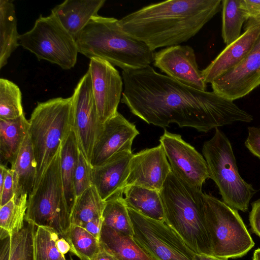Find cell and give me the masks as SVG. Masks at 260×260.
Wrapping results in <instances>:
<instances>
[{
  "label": "cell",
  "mask_w": 260,
  "mask_h": 260,
  "mask_svg": "<svg viewBox=\"0 0 260 260\" xmlns=\"http://www.w3.org/2000/svg\"><path fill=\"white\" fill-rule=\"evenodd\" d=\"M121 101L146 123L165 128L171 123L200 132L235 122H250L253 116L234 101L214 91H203L156 72L150 66L122 71Z\"/></svg>",
  "instance_id": "1"
},
{
  "label": "cell",
  "mask_w": 260,
  "mask_h": 260,
  "mask_svg": "<svg viewBox=\"0 0 260 260\" xmlns=\"http://www.w3.org/2000/svg\"><path fill=\"white\" fill-rule=\"evenodd\" d=\"M221 8V0H169L143 7L119 22L124 32L154 51L187 42Z\"/></svg>",
  "instance_id": "2"
},
{
  "label": "cell",
  "mask_w": 260,
  "mask_h": 260,
  "mask_svg": "<svg viewBox=\"0 0 260 260\" xmlns=\"http://www.w3.org/2000/svg\"><path fill=\"white\" fill-rule=\"evenodd\" d=\"M75 39L79 53L90 59L106 60L122 71L143 68L154 60V51L124 32L113 17H92Z\"/></svg>",
  "instance_id": "3"
},
{
  "label": "cell",
  "mask_w": 260,
  "mask_h": 260,
  "mask_svg": "<svg viewBox=\"0 0 260 260\" xmlns=\"http://www.w3.org/2000/svg\"><path fill=\"white\" fill-rule=\"evenodd\" d=\"M159 192L164 222L196 254L212 255L202 188L190 185L171 171Z\"/></svg>",
  "instance_id": "4"
},
{
  "label": "cell",
  "mask_w": 260,
  "mask_h": 260,
  "mask_svg": "<svg viewBox=\"0 0 260 260\" xmlns=\"http://www.w3.org/2000/svg\"><path fill=\"white\" fill-rule=\"evenodd\" d=\"M28 121L37 170L34 190L73 127L72 96L38 102Z\"/></svg>",
  "instance_id": "5"
},
{
  "label": "cell",
  "mask_w": 260,
  "mask_h": 260,
  "mask_svg": "<svg viewBox=\"0 0 260 260\" xmlns=\"http://www.w3.org/2000/svg\"><path fill=\"white\" fill-rule=\"evenodd\" d=\"M202 153L209 178L217 186L223 202L233 209L247 212L257 191L241 177L231 143L224 133L215 128L213 136L204 143Z\"/></svg>",
  "instance_id": "6"
},
{
  "label": "cell",
  "mask_w": 260,
  "mask_h": 260,
  "mask_svg": "<svg viewBox=\"0 0 260 260\" xmlns=\"http://www.w3.org/2000/svg\"><path fill=\"white\" fill-rule=\"evenodd\" d=\"M25 221L37 227L51 228L59 237L67 234L71 225V214L61 178L60 150L28 196Z\"/></svg>",
  "instance_id": "7"
},
{
  "label": "cell",
  "mask_w": 260,
  "mask_h": 260,
  "mask_svg": "<svg viewBox=\"0 0 260 260\" xmlns=\"http://www.w3.org/2000/svg\"><path fill=\"white\" fill-rule=\"evenodd\" d=\"M204 202L212 255L226 259L246 255L254 242L238 210L206 193Z\"/></svg>",
  "instance_id": "8"
},
{
  "label": "cell",
  "mask_w": 260,
  "mask_h": 260,
  "mask_svg": "<svg viewBox=\"0 0 260 260\" xmlns=\"http://www.w3.org/2000/svg\"><path fill=\"white\" fill-rule=\"evenodd\" d=\"M19 43L38 60L62 69H71L76 63L79 52L75 39L52 13L46 17L41 15L30 30L20 35Z\"/></svg>",
  "instance_id": "9"
},
{
  "label": "cell",
  "mask_w": 260,
  "mask_h": 260,
  "mask_svg": "<svg viewBox=\"0 0 260 260\" xmlns=\"http://www.w3.org/2000/svg\"><path fill=\"white\" fill-rule=\"evenodd\" d=\"M133 239L152 260H196V253L164 221L154 220L127 208Z\"/></svg>",
  "instance_id": "10"
},
{
  "label": "cell",
  "mask_w": 260,
  "mask_h": 260,
  "mask_svg": "<svg viewBox=\"0 0 260 260\" xmlns=\"http://www.w3.org/2000/svg\"><path fill=\"white\" fill-rule=\"evenodd\" d=\"M72 96L73 129L79 150L90 162L92 151L103 124L99 119L88 71L79 80Z\"/></svg>",
  "instance_id": "11"
},
{
  "label": "cell",
  "mask_w": 260,
  "mask_h": 260,
  "mask_svg": "<svg viewBox=\"0 0 260 260\" xmlns=\"http://www.w3.org/2000/svg\"><path fill=\"white\" fill-rule=\"evenodd\" d=\"M159 141L164 148L172 171L190 185L202 188L206 179L209 178L204 156L186 142L181 135L166 129Z\"/></svg>",
  "instance_id": "12"
},
{
  "label": "cell",
  "mask_w": 260,
  "mask_h": 260,
  "mask_svg": "<svg viewBox=\"0 0 260 260\" xmlns=\"http://www.w3.org/2000/svg\"><path fill=\"white\" fill-rule=\"evenodd\" d=\"M88 71L99 119L103 124L118 112L123 92V79L114 66L98 58L90 59Z\"/></svg>",
  "instance_id": "13"
},
{
  "label": "cell",
  "mask_w": 260,
  "mask_h": 260,
  "mask_svg": "<svg viewBox=\"0 0 260 260\" xmlns=\"http://www.w3.org/2000/svg\"><path fill=\"white\" fill-rule=\"evenodd\" d=\"M211 85L213 91L232 101L246 96L260 85V35L242 61Z\"/></svg>",
  "instance_id": "14"
},
{
  "label": "cell",
  "mask_w": 260,
  "mask_h": 260,
  "mask_svg": "<svg viewBox=\"0 0 260 260\" xmlns=\"http://www.w3.org/2000/svg\"><path fill=\"white\" fill-rule=\"evenodd\" d=\"M153 64L184 85L207 91V83L198 67L194 51L189 46L178 45L160 50L154 53Z\"/></svg>",
  "instance_id": "15"
},
{
  "label": "cell",
  "mask_w": 260,
  "mask_h": 260,
  "mask_svg": "<svg viewBox=\"0 0 260 260\" xmlns=\"http://www.w3.org/2000/svg\"><path fill=\"white\" fill-rule=\"evenodd\" d=\"M139 134L136 125L118 112L102 125L92 151V167L103 164L118 153L132 152L133 141Z\"/></svg>",
  "instance_id": "16"
},
{
  "label": "cell",
  "mask_w": 260,
  "mask_h": 260,
  "mask_svg": "<svg viewBox=\"0 0 260 260\" xmlns=\"http://www.w3.org/2000/svg\"><path fill=\"white\" fill-rule=\"evenodd\" d=\"M161 144L133 154L126 187L138 185L160 191L171 171Z\"/></svg>",
  "instance_id": "17"
},
{
  "label": "cell",
  "mask_w": 260,
  "mask_h": 260,
  "mask_svg": "<svg viewBox=\"0 0 260 260\" xmlns=\"http://www.w3.org/2000/svg\"><path fill=\"white\" fill-rule=\"evenodd\" d=\"M133 155L132 152H121L103 164L92 167V185L104 201L123 194Z\"/></svg>",
  "instance_id": "18"
},
{
  "label": "cell",
  "mask_w": 260,
  "mask_h": 260,
  "mask_svg": "<svg viewBox=\"0 0 260 260\" xmlns=\"http://www.w3.org/2000/svg\"><path fill=\"white\" fill-rule=\"evenodd\" d=\"M260 35V24L247 29L240 37L226 47L202 71L206 83L212 82L229 71L245 57Z\"/></svg>",
  "instance_id": "19"
},
{
  "label": "cell",
  "mask_w": 260,
  "mask_h": 260,
  "mask_svg": "<svg viewBox=\"0 0 260 260\" xmlns=\"http://www.w3.org/2000/svg\"><path fill=\"white\" fill-rule=\"evenodd\" d=\"M105 0H66L51 10L63 27L75 37L98 15Z\"/></svg>",
  "instance_id": "20"
},
{
  "label": "cell",
  "mask_w": 260,
  "mask_h": 260,
  "mask_svg": "<svg viewBox=\"0 0 260 260\" xmlns=\"http://www.w3.org/2000/svg\"><path fill=\"white\" fill-rule=\"evenodd\" d=\"M29 123L24 114L15 119H0L1 164L12 166L28 134Z\"/></svg>",
  "instance_id": "21"
},
{
  "label": "cell",
  "mask_w": 260,
  "mask_h": 260,
  "mask_svg": "<svg viewBox=\"0 0 260 260\" xmlns=\"http://www.w3.org/2000/svg\"><path fill=\"white\" fill-rule=\"evenodd\" d=\"M11 169L14 181V198L17 202L22 196H29L31 193L36 177V164L28 134Z\"/></svg>",
  "instance_id": "22"
},
{
  "label": "cell",
  "mask_w": 260,
  "mask_h": 260,
  "mask_svg": "<svg viewBox=\"0 0 260 260\" xmlns=\"http://www.w3.org/2000/svg\"><path fill=\"white\" fill-rule=\"evenodd\" d=\"M127 208L150 218L164 221V213L159 191L138 186H127L123 190Z\"/></svg>",
  "instance_id": "23"
},
{
  "label": "cell",
  "mask_w": 260,
  "mask_h": 260,
  "mask_svg": "<svg viewBox=\"0 0 260 260\" xmlns=\"http://www.w3.org/2000/svg\"><path fill=\"white\" fill-rule=\"evenodd\" d=\"M101 247L118 260H152L140 248L133 237L103 225Z\"/></svg>",
  "instance_id": "24"
},
{
  "label": "cell",
  "mask_w": 260,
  "mask_h": 260,
  "mask_svg": "<svg viewBox=\"0 0 260 260\" xmlns=\"http://www.w3.org/2000/svg\"><path fill=\"white\" fill-rule=\"evenodd\" d=\"M79 148L73 127L61 143V173L66 200L70 214L76 200L74 176L79 158Z\"/></svg>",
  "instance_id": "25"
},
{
  "label": "cell",
  "mask_w": 260,
  "mask_h": 260,
  "mask_svg": "<svg viewBox=\"0 0 260 260\" xmlns=\"http://www.w3.org/2000/svg\"><path fill=\"white\" fill-rule=\"evenodd\" d=\"M17 18L12 1L0 0V69L19 46Z\"/></svg>",
  "instance_id": "26"
},
{
  "label": "cell",
  "mask_w": 260,
  "mask_h": 260,
  "mask_svg": "<svg viewBox=\"0 0 260 260\" xmlns=\"http://www.w3.org/2000/svg\"><path fill=\"white\" fill-rule=\"evenodd\" d=\"M35 227L25 221L20 230L2 240L0 260H35Z\"/></svg>",
  "instance_id": "27"
},
{
  "label": "cell",
  "mask_w": 260,
  "mask_h": 260,
  "mask_svg": "<svg viewBox=\"0 0 260 260\" xmlns=\"http://www.w3.org/2000/svg\"><path fill=\"white\" fill-rule=\"evenodd\" d=\"M106 202L92 185L76 197L71 211V224L81 226L97 218L103 217Z\"/></svg>",
  "instance_id": "28"
},
{
  "label": "cell",
  "mask_w": 260,
  "mask_h": 260,
  "mask_svg": "<svg viewBox=\"0 0 260 260\" xmlns=\"http://www.w3.org/2000/svg\"><path fill=\"white\" fill-rule=\"evenodd\" d=\"M221 36L229 45L240 36L243 24L248 19L243 0H222Z\"/></svg>",
  "instance_id": "29"
},
{
  "label": "cell",
  "mask_w": 260,
  "mask_h": 260,
  "mask_svg": "<svg viewBox=\"0 0 260 260\" xmlns=\"http://www.w3.org/2000/svg\"><path fill=\"white\" fill-rule=\"evenodd\" d=\"M28 196L20 197L17 202L13 198L0 207V238L4 240L20 230L25 222Z\"/></svg>",
  "instance_id": "30"
},
{
  "label": "cell",
  "mask_w": 260,
  "mask_h": 260,
  "mask_svg": "<svg viewBox=\"0 0 260 260\" xmlns=\"http://www.w3.org/2000/svg\"><path fill=\"white\" fill-rule=\"evenodd\" d=\"M103 225L133 237V228L123 194L106 201L103 213Z\"/></svg>",
  "instance_id": "31"
},
{
  "label": "cell",
  "mask_w": 260,
  "mask_h": 260,
  "mask_svg": "<svg viewBox=\"0 0 260 260\" xmlns=\"http://www.w3.org/2000/svg\"><path fill=\"white\" fill-rule=\"evenodd\" d=\"M64 238L70 245V252L80 260H93L101 250L100 241L80 226L71 224Z\"/></svg>",
  "instance_id": "32"
},
{
  "label": "cell",
  "mask_w": 260,
  "mask_h": 260,
  "mask_svg": "<svg viewBox=\"0 0 260 260\" xmlns=\"http://www.w3.org/2000/svg\"><path fill=\"white\" fill-rule=\"evenodd\" d=\"M24 113L21 92L13 82L0 79V119L9 120L20 117Z\"/></svg>",
  "instance_id": "33"
},
{
  "label": "cell",
  "mask_w": 260,
  "mask_h": 260,
  "mask_svg": "<svg viewBox=\"0 0 260 260\" xmlns=\"http://www.w3.org/2000/svg\"><path fill=\"white\" fill-rule=\"evenodd\" d=\"M58 234L51 228L37 227L34 236L35 260H60L56 243Z\"/></svg>",
  "instance_id": "34"
},
{
  "label": "cell",
  "mask_w": 260,
  "mask_h": 260,
  "mask_svg": "<svg viewBox=\"0 0 260 260\" xmlns=\"http://www.w3.org/2000/svg\"><path fill=\"white\" fill-rule=\"evenodd\" d=\"M92 166L79 150V158L74 176V187L76 197L80 196L92 185Z\"/></svg>",
  "instance_id": "35"
},
{
  "label": "cell",
  "mask_w": 260,
  "mask_h": 260,
  "mask_svg": "<svg viewBox=\"0 0 260 260\" xmlns=\"http://www.w3.org/2000/svg\"><path fill=\"white\" fill-rule=\"evenodd\" d=\"M243 3L248 16L245 29L260 24V0H243Z\"/></svg>",
  "instance_id": "36"
},
{
  "label": "cell",
  "mask_w": 260,
  "mask_h": 260,
  "mask_svg": "<svg viewBox=\"0 0 260 260\" xmlns=\"http://www.w3.org/2000/svg\"><path fill=\"white\" fill-rule=\"evenodd\" d=\"M244 144L253 155L260 159V127H248V136Z\"/></svg>",
  "instance_id": "37"
},
{
  "label": "cell",
  "mask_w": 260,
  "mask_h": 260,
  "mask_svg": "<svg viewBox=\"0 0 260 260\" xmlns=\"http://www.w3.org/2000/svg\"><path fill=\"white\" fill-rule=\"evenodd\" d=\"M14 197L13 173L8 169L2 191L0 192V207L5 205Z\"/></svg>",
  "instance_id": "38"
},
{
  "label": "cell",
  "mask_w": 260,
  "mask_h": 260,
  "mask_svg": "<svg viewBox=\"0 0 260 260\" xmlns=\"http://www.w3.org/2000/svg\"><path fill=\"white\" fill-rule=\"evenodd\" d=\"M251 207L249 215L251 230L260 238V199L253 202Z\"/></svg>",
  "instance_id": "39"
},
{
  "label": "cell",
  "mask_w": 260,
  "mask_h": 260,
  "mask_svg": "<svg viewBox=\"0 0 260 260\" xmlns=\"http://www.w3.org/2000/svg\"><path fill=\"white\" fill-rule=\"evenodd\" d=\"M103 225V218H97L93 219L81 225L96 239L100 241L101 233Z\"/></svg>",
  "instance_id": "40"
},
{
  "label": "cell",
  "mask_w": 260,
  "mask_h": 260,
  "mask_svg": "<svg viewBox=\"0 0 260 260\" xmlns=\"http://www.w3.org/2000/svg\"><path fill=\"white\" fill-rule=\"evenodd\" d=\"M56 247L62 255H65L70 251L71 247L69 242L63 237H59L56 243Z\"/></svg>",
  "instance_id": "41"
},
{
  "label": "cell",
  "mask_w": 260,
  "mask_h": 260,
  "mask_svg": "<svg viewBox=\"0 0 260 260\" xmlns=\"http://www.w3.org/2000/svg\"><path fill=\"white\" fill-rule=\"evenodd\" d=\"M93 260H118L115 257L109 253L101 247L100 252Z\"/></svg>",
  "instance_id": "42"
},
{
  "label": "cell",
  "mask_w": 260,
  "mask_h": 260,
  "mask_svg": "<svg viewBox=\"0 0 260 260\" xmlns=\"http://www.w3.org/2000/svg\"><path fill=\"white\" fill-rule=\"evenodd\" d=\"M196 260H228V259L218 257L212 255L196 254L195 256Z\"/></svg>",
  "instance_id": "43"
},
{
  "label": "cell",
  "mask_w": 260,
  "mask_h": 260,
  "mask_svg": "<svg viewBox=\"0 0 260 260\" xmlns=\"http://www.w3.org/2000/svg\"><path fill=\"white\" fill-rule=\"evenodd\" d=\"M252 259L260 260V248H258L254 251Z\"/></svg>",
  "instance_id": "44"
},
{
  "label": "cell",
  "mask_w": 260,
  "mask_h": 260,
  "mask_svg": "<svg viewBox=\"0 0 260 260\" xmlns=\"http://www.w3.org/2000/svg\"><path fill=\"white\" fill-rule=\"evenodd\" d=\"M60 260H66V257H65V255H62Z\"/></svg>",
  "instance_id": "45"
},
{
  "label": "cell",
  "mask_w": 260,
  "mask_h": 260,
  "mask_svg": "<svg viewBox=\"0 0 260 260\" xmlns=\"http://www.w3.org/2000/svg\"><path fill=\"white\" fill-rule=\"evenodd\" d=\"M68 260H74V259L72 258V257L71 256H70V259H69Z\"/></svg>",
  "instance_id": "46"
}]
</instances>
